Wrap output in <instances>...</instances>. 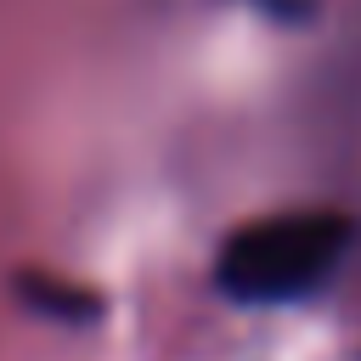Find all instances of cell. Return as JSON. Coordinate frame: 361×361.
<instances>
[{
    "label": "cell",
    "mask_w": 361,
    "mask_h": 361,
    "mask_svg": "<svg viewBox=\"0 0 361 361\" xmlns=\"http://www.w3.org/2000/svg\"><path fill=\"white\" fill-rule=\"evenodd\" d=\"M350 248V220L344 214H271L243 226L220 259H214V282L226 299L237 305H288V299H310L316 288L333 282L338 259Z\"/></svg>",
    "instance_id": "1"
},
{
    "label": "cell",
    "mask_w": 361,
    "mask_h": 361,
    "mask_svg": "<svg viewBox=\"0 0 361 361\" xmlns=\"http://www.w3.org/2000/svg\"><path fill=\"white\" fill-rule=\"evenodd\" d=\"M271 17H288V23H299V17H310L316 11V0H259Z\"/></svg>",
    "instance_id": "2"
}]
</instances>
